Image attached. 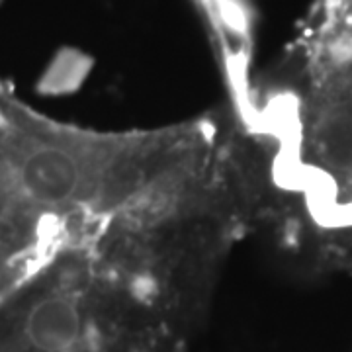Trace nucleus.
Masks as SVG:
<instances>
[{"label": "nucleus", "mask_w": 352, "mask_h": 352, "mask_svg": "<svg viewBox=\"0 0 352 352\" xmlns=\"http://www.w3.org/2000/svg\"><path fill=\"white\" fill-rule=\"evenodd\" d=\"M194 329L96 251L59 247L0 298V352H186Z\"/></svg>", "instance_id": "f257e3e1"}, {"label": "nucleus", "mask_w": 352, "mask_h": 352, "mask_svg": "<svg viewBox=\"0 0 352 352\" xmlns=\"http://www.w3.org/2000/svg\"><path fill=\"white\" fill-rule=\"evenodd\" d=\"M28 272L24 270H16V268H6V266H0V298L12 288L18 280H22Z\"/></svg>", "instance_id": "f03ea898"}]
</instances>
